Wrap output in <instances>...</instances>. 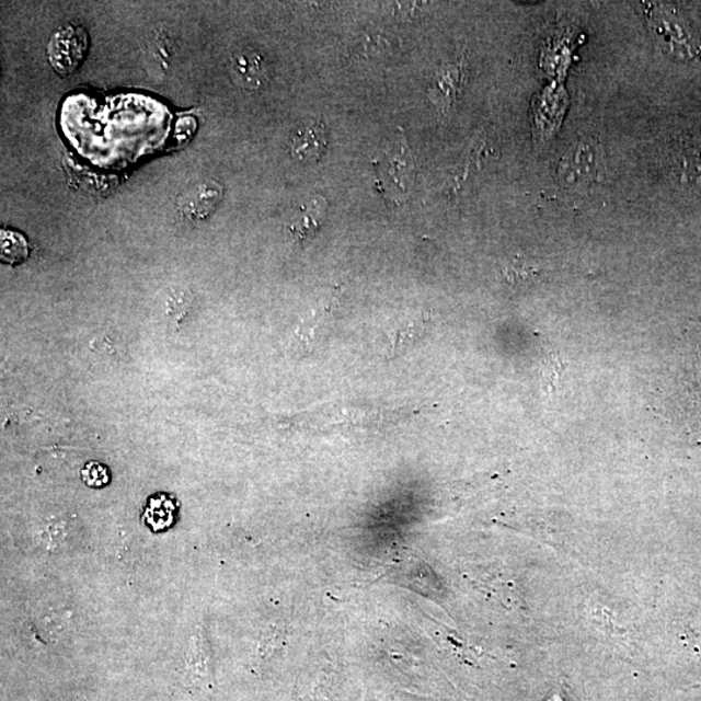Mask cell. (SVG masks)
Wrapping results in <instances>:
<instances>
[{"label": "cell", "instance_id": "30bf717a", "mask_svg": "<svg viewBox=\"0 0 701 701\" xmlns=\"http://www.w3.org/2000/svg\"><path fill=\"white\" fill-rule=\"evenodd\" d=\"M690 353L686 355L687 383H690L691 394L701 406V327L693 335Z\"/></svg>", "mask_w": 701, "mask_h": 701}, {"label": "cell", "instance_id": "3957f363", "mask_svg": "<svg viewBox=\"0 0 701 701\" xmlns=\"http://www.w3.org/2000/svg\"><path fill=\"white\" fill-rule=\"evenodd\" d=\"M648 16L652 34L663 51L679 59L696 58L697 46L675 13L666 11L662 7H652Z\"/></svg>", "mask_w": 701, "mask_h": 701}, {"label": "cell", "instance_id": "9c48e42d", "mask_svg": "<svg viewBox=\"0 0 701 701\" xmlns=\"http://www.w3.org/2000/svg\"><path fill=\"white\" fill-rule=\"evenodd\" d=\"M325 206V199L319 196V198H314L310 203V206H306L300 210L299 215L294 217L289 229L297 241L310 240L311 237L318 233Z\"/></svg>", "mask_w": 701, "mask_h": 701}, {"label": "cell", "instance_id": "277c9868", "mask_svg": "<svg viewBox=\"0 0 701 701\" xmlns=\"http://www.w3.org/2000/svg\"><path fill=\"white\" fill-rule=\"evenodd\" d=\"M402 130L399 129L397 142L386 151L381 180H388L389 184L397 186L406 198L415 182V159Z\"/></svg>", "mask_w": 701, "mask_h": 701}, {"label": "cell", "instance_id": "52a82bcc", "mask_svg": "<svg viewBox=\"0 0 701 701\" xmlns=\"http://www.w3.org/2000/svg\"><path fill=\"white\" fill-rule=\"evenodd\" d=\"M175 38L168 27L158 26L145 42V60L150 76L164 77L173 65L175 56Z\"/></svg>", "mask_w": 701, "mask_h": 701}, {"label": "cell", "instance_id": "5b68a950", "mask_svg": "<svg viewBox=\"0 0 701 701\" xmlns=\"http://www.w3.org/2000/svg\"><path fill=\"white\" fill-rule=\"evenodd\" d=\"M230 74L238 87L251 91L258 90L269 81V62L254 48H241L231 55Z\"/></svg>", "mask_w": 701, "mask_h": 701}, {"label": "cell", "instance_id": "8992f818", "mask_svg": "<svg viewBox=\"0 0 701 701\" xmlns=\"http://www.w3.org/2000/svg\"><path fill=\"white\" fill-rule=\"evenodd\" d=\"M223 187L219 181L207 180L184 195L180 205L182 214L193 221L206 220L219 208Z\"/></svg>", "mask_w": 701, "mask_h": 701}, {"label": "cell", "instance_id": "7a4b0ae2", "mask_svg": "<svg viewBox=\"0 0 701 701\" xmlns=\"http://www.w3.org/2000/svg\"><path fill=\"white\" fill-rule=\"evenodd\" d=\"M89 35L80 25L68 24L56 30L47 45V59L56 73L67 76L79 69L87 58Z\"/></svg>", "mask_w": 701, "mask_h": 701}, {"label": "cell", "instance_id": "7c38bea8", "mask_svg": "<svg viewBox=\"0 0 701 701\" xmlns=\"http://www.w3.org/2000/svg\"><path fill=\"white\" fill-rule=\"evenodd\" d=\"M82 480L91 487H101L108 482L110 476L107 469L97 464V462H91V464H88L85 469H83Z\"/></svg>", "mask_w": 701, "mask_h": 701}, {"label": "cell", "instance_id": "8fae6325", "mask_svg": "<svg viewBox=\"0 0 701 701\" xmlns=\"http://www.w3.org/2000/svg\"><path fill=\"white\" fill-rule=\"evenodd\" d=\"M27 256L25 238L15 231H2V261L9 264L20 263Z\"/></svg>", "mask_w": 701, "mask_h": 701}, {"label": "cell", "instance_id": "ba28073f", "mask_svg": "<svg viewBox=\"0 0 701 701\" xmlns=\"http://www.w3.org/2000/svg\"><path fill=\"white\" fill-rule=\"evenodd\" d=\"M327 146L326 126L315 122L297 131L290 143L292 158L299 161L319 160Z\"/></svg>", "mask_w": 701, "mask_h": 701}, {"label": "cell", "instance_id": "6da1fadb", "mask_svg": "<svg viewBox=\"0 0 701 701\" xmlns=\"http://www.w3.org/2000/svg\"><path fill=\"white\" fill-rule=\"evenodd\" d=\"M606 159L598 140L584 138L574 143L561 158L558 166L559 184L571 192L590 188L605 177Z\"/></svg>", "mask_w": 701, "mask_h": 701}]
</instances>
